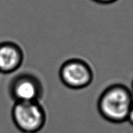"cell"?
<instances>
[{"label":"cell","mask_w":133,"mask_h":133,"mask_svg":"<svg viewBox=\"0 0 133 133\" xmlns=\"http://www.w3.org/2000/svg\"><path fill=\"white\" fill-rule=\"evenodd\" d=\"M11 115L15 127L22 133H37L46 122V113L38 101L15 102Z\"/></svg>","instance_id":"2"},{"label":"cell","mask_w":133,"mask_h":133,"mask_svg":"<svg viewBox=\"0 0 133 133\" xmlns=\"http://www.w3.org/2000/svg\"><path fill=\"white\" fill-rule=\"evenodd\" d=\"M131 90H132V92L133 94V80H132V88H131Z\"/></svg>","instance_id":"8"},{"label":"cell","mask_w":133,"mask_h":133,"mask_svg":"<svg viewBox=\"0 0 133 133\" xmlns=\"http://www.w3.org/2000/svg\"><path fill=\"white\" fill-rule=\"evenodd\" d=\"M24 54L22 48L14 42L0 43V73L9 75L18 70L22 65Z\"/></svg>","instance_id":"5"},{"label":"cell","mask_w":133,"mask_h":133,"mask_svg":"<svg viewBox=\"0 0 133 133\" xmlns=\"http://www.w3.org/2000/svg\"><path fill=\"white\" fill-rule=\"evenodd\" d=\"M132 104L131 89L121 83H115L102 91L97 100V110L106 121L120 124L127 122Z\"/></svg>","instance_id":"1"},{"label":"cell","mask_w":133,"mask_h":133,"mask_svg":"<svg viewBox=\"0 0 133 133\" xmlns=\"http://www.w3.org/2000/svg\"><path fill=\"white\" fill-rule=\"evenodd\" d=\"M9 94L15 102H39L44 95L40 79L32 72L19 73L10 80Z\"/></svg>","instance_id":"4"},{"label":"cell","mask_w":133,"mask_h":133,"mask_svg":"<svg viewBox=\"0 0 133 133\" xmlns=\"http://www.w3.org/2000/svg\"><path fill=\"white\" fill-rule=\"evenodd\" d=\"M92 1L100 4H110L116 2L117 0H92Z\"/></svg>","instance_id":"6"},{"label":"cell","mask_w":133,"mask_h":133,"mask_svg":"<svg viewBox=\"0 0 133 133\" xmlns=\"http://www.w3.org/2000/svg\"><path fill=\"white\" fill-rule=\"evenodd\" d=\"M127 122H129L130 124L133 126V104L132 107H131V109H130V112H129V115H128V117H127Z\"/></svg>","instance_id":"7"},{"label":"cell","mask_w":133,"mask_h":133,"mask_svg":"<svg viewBox=\"0 0 133 133\" xmlns=\"http://www.w3.org/2000/svg\"><path fill=\"white\" fill-rule=\"evenodd\" d=\"M59 77L65 87L78 90L90 86L94 79V72L92 66L85 60L71 58L61 65Z\"/></svg>","instance_id":"3"}]
</instances>
